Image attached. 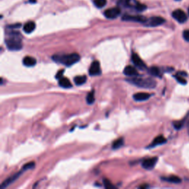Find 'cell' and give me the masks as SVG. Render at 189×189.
<instances>
[{"instance_id":"1","label":"cell","mask_w":189,"mask_h":189,"mask_svg":"<svg viewBox=\"0 0 189 189\" xmlns=\"http://www.w3.org/2000/svg\"><path fill=\"white\" fill-rule=\"evenodd\" d=\"M5 44L8 50L13 51L20 50L22 48V36L18 32L10 31L7 34Z\"/></svg>"},{"instance_id":"2","label":"cell","mask_w":189,"mask_h":189,"mask_svg":"<svg viewBox=\"0 0 189 189\" xmlns=\"http://www.w3.org/2000/svg\"><path fill=\"white\" fill-rule=\"evenodd\" d=\"M126 81L132 84H134L138 87L146 89H154L157 85L156 81L151 78L143 77H131L130 78L126 79Z\"/></svg>"},{"instance_id":"3","label":"cell","mask_w":189,"mask_h":189,"mask_svg":"<svg viewBox=\"0 0 189 189\" xmlns=\"http://www.w3.org/2000/svg\"><path fill=\"white\" fill-rule=\"evenodd\" d=\"M53 60L59 64H64L67 67L72 66L80 60V55L78 53L63 54V55H55L52 57Z\"/></svg>"},{"instance_id":"4","label":"cell","mask_w":189,"mask_h":189,"mask_svg":"<svg viewBox=\"0 0 189 189\" xmlns=\"http://www.w3.org/2000/svg\"><path fill=\"white\" fill-rule=\"evenodd\" d=\"M122 20L126 21V22H140V23L145 24L147 21V18L145 16H139V15L133 16V15L125 14L124 16H122Z\"/></svg>"},{"instance_id":"5","label":"cell","mask_w":189,"mask_h":189,"mask_svg":"<svg viewBox=\"0 0 189 189\" xmlns=\"http://www.w3.org/2000/svg\"><path fill=\"white\" fill-rule=\"evenodd\" d=\"M121 8L118 7H115L106 10L103 14L106 18H109V19H114V18H117L121 14Z\"/></svg>"},{"instance_id":"6","label":"cell","mask_w":189,"mask_h":189,"mask_svg":"<svg viewBox=\"0 0 189 189\" xmlns=\"http://www.w3.org/2000/svg\"><path fill=\"white\" fill-rule=\"evenodd\" d=\"M165 22V19L162 17L154 16L147 19L146 22L144 24L147 27H157V26H160L163 24Z\"/></svg>"},{"instance_id":"7","label":"cell","mask_w":189,"mask_h":189,"mask_svg":"<svg viewBox=\"0 0 189 189\" xmlns=\"http://www.w3.org/2000/svg\"><path fill=\"white\" fill-rule=\"evenodd\" d=\"M89 74L91 76H96V75H101V70L99 61H95L91 64L90 69H89Z\"/></svg>"},{"instance_id":"8","label":"cell","mask_w":189,"mask_h":189,"mask_svg":"<svg viewBox=\"0 0 189 189\" xmlns=\"http://www.w3.org/2000/svg\"><path fill=\"white\" fill-rule=\"evenodd\" d=\"M172 16L173 18H175V19L178 22H180V23H184V22H186L188 18L186 13L180 9H177L174 11L172 13Z\"/></svg>"},{"instance_id":"9","label":"cell","mask_w":189,"mask_h":189,"mask_svg":"<svg viewBox=\"0 0 189 189\" xmlns=\"http://www.w3.org/2000/svg\"><path fill=\"white\" fill-rule=\"evenodd\" d=\"M158 158L154 157H151L146 159L142 162V166L144 169H148V170H151L155 166L156 163H157Z\"/></svg>"},{"instance_id":"10","label":"cell","mask_w":189,"mask_h":189,"mask_svg":"<svg viewBox=\"0 0 189 189\" xmlns=\"http://www.w3.org/2000/svg\"><path fill=\"white\" fill-rule=\"evenodd\" d=\"M24 171H25V170H24L23 169H22V170H21V171H19L18 172L16 173V174H15V175H13V176H10L9 178L7 179L5 181H4V182H2V186H1V188H5L7 187V186H9V185H11L12 182H14L15 180H16L18 178V176H20L22 173L24 172Z\"/></svg>"},{"instance_id":"11","label":"cell","mask_w":189,"mask_h":189,"mask_svg":"<svg viewBox=\"0 0 189 189\" xmlns=\"http://www.w3.org/2000/svg\"><path fill=\"white\" fill-rule=\"evenodd\" d=\"M132 62H133V64H134L137 67L139 68V69L143 70V69L146 68V65L145 63L143 62V61L140 58L139 55L137 53H133L132 54Z\"/></svg>"},{"instance_id":"12","label":"cell","mask_w":189,"mask_h":189,"mask_svg":"<svg viewBox=\"0 0 189 189\" xmlns=\"http://www.w3.org/2000/svg\"><path fill=\"white\" fill-rule=\"evenodd\" d=\"M123 73L128 77H134V76H137L138 75V72L137 71L135 67L131 66V65H128V66L125 67V69L123 70Z\"/></svg>"},{"instance_id":"13","label":"cell","mask_w":189,"mask_h":189,"mask_svg":"<svg viewBox=\"0 0 189 189\" xmlns=\"http://www.w3.org/2000/svg\"><path fill=\"white\" fill-rule=\"evenodd\" d=\"M151 97V94L147 93V92H138V93L134 94L133 98L136 101H146Z\"/></svg>"},{"instance_id":"14","label":"cell","mask_w":189,"mask_h":189,"mask_svg":"<svg viewBox=\"0 0 189 189\" xmlns=\"http://www.w3.org/2000/svg\"><path fill=\"white\" fill-rule=\"evenodd\" d=\"M165 143H166V139L163 135H159L157 138H154L151 144L149 146V148H154V147L157 146L162 145V144H164Z\"/></svg>"},{"instance_id":"15","label":"cell","mask_w":189,"mask_h":189,"mask_svg":"<svg viewBox=\"0 0 189 189\" xmlns=\"http://www.w3.org/2000/svg\"><path fill=\"white\" fill-rule=\"evenodd\" d=\"M137 2L135 0H134V2H132V0H118V5L124 7H134Z\"/></svg>"},{"instance_id":"16","label":"cell","mask_w":189,"mask_h":189,"mask_svg":"<svg viewBox=\"0 0 189 189\" xmlns=\"http://www.w3.org/2000/svg\"><path fill=\"white\" fill-rule=\"evenodd\" d=\"M59 86H61V87H62V88H64V89L71 88L72 86V84H71V82H70V80H69L67 78H65V77H62L61 78L59 79Z\"/></svg>"},{"instance_id":"17","label":"cell","mask_w":189,"mask_h":189,"mask_svg":"<svg viewBox=\"0 0 189 189\" xmlns=\"http://www.w3.org/2000/svg\"><path fill=\"white\" fill-rule=\"evenodd\" d=\"M35 28H36L35 22H28L24 25L23 30H24L26 33H31L32 32L35 30Z\"/></svg>"},{"instance_id":"18","label":"cell","mask_w":189,"mask_h":189,"mask_svg":"<svg viewBox=\"0 0 189 189\" xmlns=\"http://www.w3.org/2000/svg\"><path fill=\"white\" fill-rule=\"evenodd\" d=\"M23 64L26 67H33L36 64V60L31 56H26L23 59Z\"/></svg>"},{"instance_id":"19","label":"cell","mask_w":189,"mask_h":189,"mask_svg":"<svg viewBox=\"0 0 189 189\" xmlns=\"http://www.w3.org/2000/svg\"><path fill=\"white\" fill-rule=\"evenodd\" d=\"M162 180L169 182H172V183H180L182 181L180 177H178L177 176H175V175H171L168 177H162Z\"/></svg>"},{"instance_id":"20","label":"cell","mask_w":189,"mask_h":189,"mask_svg":"<svg viewBox=\"0 0 189 189\" xmlns=\"http://www.w3.org/2000/svg\"><path fill=\"white\" fill-rule=\"evenodd\" d=\"M86 81V77L85 75H78L74 78V82L76 85H82Z\"/></svg>"},{"instance_id":"21","label":"cell","mask_w":189,"mask_h":189,"mask_svg":"<svg viewBox=\"0 0 189 189\" xmlns=\"http://www.w3.org/2000/svg\"><path fill=\"white\" fill-rule=\"evenodd\" d=\"M149 72L153 76H157V77H160L161 76V71L157 67H151L149 68Z\"/></svg>"},{"instance_id":"22","label":"cell","mask_w":189,"mask_h":189,"mask_svg":"<svg viewBox=\"0 0 189 189\" xmlns=\"http://www.w3.org/2000/svg\"><path fill=\"white\" fill-rule=\"evenodd\" d=\"M123 143H124V141H123V138H121L117 139L116 140H115L113 144H112V147L113 149H118L119 148L122 146L123 145Z\"/></svg>"},{"instance_id":"23","label":"cell","mask_w":189,"mask_h":189,"mask_svg":"<svg viewBox=\"0 0 189 189\" xmlns=\"http://www.w3.org/2000/svg\"><path fill=\"white\" fill-rule=\"evenodd\" d=\"M86 102L89 104H92L95 102V92L94 90H92L86 96Z\"/></svg>"},{"instance_id":"24","label":"cell","mask_w":189,"mask_h":189,"mask_svg":"<svg viewBox=\"0 0 189 189\" xmlns=\"http://www.w3.org/2000/svg\"><path fill=\"white\" fill-rule=\"evenodd\" d=\"M94 5L97 8H102L107 5V0H94Z\"/></svg>"},{"instance_id":"25","label":"cell","mask_w":189,"mask_h":189,"mask_svg":"<svg viewBox=\"0 0 189 189\" xmlns=\"http://www.w3.org/2000/svg\"><path fill=\"white\" fill-rule=\"evenodd\" d=\"M175 78H176V80L177 81H178L180 84H187V81H186V80L185 78H184V77L182 76V75H180V73H177L176 75H175Z\"/></svg>"},{"instance_id":"26","label":"cell","mask_w":189,"mask_h":189,"mask_svg":"<svg viewBox=\"0 0 189 189\" xmlns=\"http://www.w3.org/2000/svg\"><path fill=\"white\" fill-rule=\"evenodd\" d=\"M185 120H182V121H175L173 123V124H174V126H175V128H176V129H177V130H179V129H180V128H182V127H183L184 124H185Z\"/></svg>"},{"instance_id":"27","label":"cell","mask_w":189,"mask_h":189,"mask_svg":"<svg viewBox=\"0 0 189 189\" xmlns=\"http://www.w3.org/2000/svg\"><path fill=\"white\" fill-rule=\"evenodd\" d=\"M136 11H138V12H142V11H144L146 9V6L145 5H143V4L140 3V2H137L136 4L135 7H134Z\"/></svg>"},{"instance_id":"28","label":"cell","mask_w":189,"mask_h":189,"mask_svg":"<svg viewBox=\"0 0 189 189\" xmlns=\"http://www.w3.org/2000/svg\"><path fill=\"white\" fill-rule=\"evenodd\" d=\"M103 185H104V187L106 188H115V186H114L112 185V183L110 182V181L107 179L104 178L103 180Z\"/></svg>"},{"instance_id":"29","label":"cell","mask_w":189,"mask_h":189,"mask_svg":"<svg viewBox=\"0 0 189 189\" xmlns=\"http://www.w3.org/2000/svg\"><path fill=\"white\" fill-rule=\"evenodd\" d=\"M35 167V163L33 162H30V163H28L24 165V166L22 167V169L27 171V170H29V169H32Z\"/></svg>"},{"instance_id":"30","label":"cell","mask_w":189,"mask_h":189,"mask_svg":"<svg viewBox=\"0 0 189 189\" xmlns=\"http://www.w3.org/2000/svg\"><path fill=\"white\" fill-rule=\"evenodd\" d=\"M182 36H183L184 39H185L186 41H189V30H184L183 33H182Z\"/></svg>"},{"instance_id":"31","label":"cell","mask_w":189,"mask_h":189,"mask_svg":"<svg viewBox=\"0 0 189 189\" xmlns=\"http://www.w3.org/2000/svg\"><path fill=\"white\" fill-rule=\"evenodd\" d=\"M63 74H64V70H61L57 72V74L55 75V78L56 79H60L63 77Z\"/></svg>"},{"instance_id":"32","label":"cell","mask_w":189,"mask_h":189,"mask_svg":"<svg viewBox=\"0 0 189 189\" xmlns=\"http://www.w3.org/2000/svg\"><path fill=\"white\" fill-rule=\"evenodd\" d=\"M20 26H21V24H13V25L7 26V28H10V29H13V28H19Z\"/></svg>"},{"instance_id":"33","label":"cell","mask_w":189,"mask_h":189,"mask_svg":"<svg viewBox=\"0 0 189 189\" xmlns=\"http://www.w3.org/2000/svg\"><path fill=\"white\" fill-rule=\"evenodd\" d=\"M149 187V186H148V185H143V186H140V188H148Z\"/></svg>"},{"instance_id":"34","label":"cell","mask_w":189,"mask_h":189,"mask_svg":"<svg viewBox=\"0 0 189 189\" xmlns=\"http://www.w3.org/2000/svg\"><path fill=\"white\" fill-rule=\"evenodd\" d=\"M30 2H32V3H35L36 2V0H30Z\"/></svg>"},{"instance_id":"35","label":"cell","mask_w":189,"mask_h":189,"mask_svg":"<svg viewBox=\"0 0 189 189\" xmlns=\"http://www.w3.org/2000/svg\"><path fill=\"white\" fill-rule=\"evenodd\" d=\"M176 1H180V0H176Z\"/></svg>"},{"instance_id":"36","label":"cell","mask_w":189,"mask_h":189,"mask_svg":"<svg viewBox=\"0 0 189 189\" xmlns=\"http://www.w3.org/2000/svg\"><path fill=\"white\" fill-rule=\"evenodd\" d=\"M188 13H189V8H188Z\"/></svg>"}]
</instances>
